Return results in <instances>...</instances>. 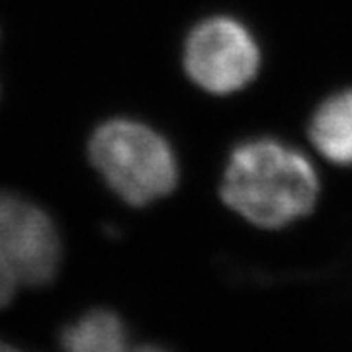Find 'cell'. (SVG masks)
Wrapping results in <instances>:
<instances>
[{
  "label": "cell",
  "instance_id": "cell-5",
  "mask_svg": "<svg viewBox=\"0 0 352 352\" xmlns=\"http://www.w3.org/2000/svg\"><path fill=\"white\" fill-rule=\"evenodd\" d=\"M307 139L327 163L352 166V88L337 90L315 106Z\"/></svg>",
  "mask_w": 352,
  "mask_h": 352
},
{
  "label": "cell",
  "instance_id": "cell-7",
  "mask_svg": "<svg viewBox=\"0 0 352 352\" xmlns=\"http://www.w3.org/2000/svg\"><path fill=\"white\" fill-rule=\"evenodd\" d=\"M16 346H14L12 342H6V340L0 339V351H14Z\"/></svg>",
  "mask_w": 352,
  "mask_h": 352
},
{
  "label": "cell",
  "instance_id": "cell-1",
  "mask_svg": "<svg viewBox=\"0 0 352 352\" xmlns=\"http://www.w3.org/2000/svg\"><path fill=\"white\" fill-rule=\"evenodd\" d=\"M321 194L315 164L274 138L239 143L227 157L219 196L249 226L280 231L314 214Z\"/></svg>",
  "mask_w": 352,
  "mask_h": 352
},
{
  "label": "cell",
  "instance_id": "cell-2",
  "mask_svg": "<svg viewBox=\"0 0 352 352\" xmlns=\"http://www.w3.org/2000/svg\"><path fill=\"white\" fill-rule=\"evenodd\" d=\"M88 157L108 188L133 208L173 194L180 180L168 139L131 118H112L96 127L88 141Z\"/></svg>",
  "mask_w": 352,
  "mask_h": 352
},
{
  "label": "cell",
  "instance_id": "cell-6",
  "mask_svg": "<svg viewBox=\"0 0 352 352\" xmlns=\"http://www.w3.org/2000/svg\"><path fill=\"white\" fill-rule=\"evenodd\" d=\"M127 339L124 319L106 307L90 309L59 333L61 346L71 352H122L127 349Z\"/></svg>",
  "mask_w": 352,
  "mask_h": 352
},
{
  "label": "cell",
  "instance_id": "cell-3",
  "mask_svg": "<svg viewBox=\"0 0 352 352\" xmlns=\"http://www.w3.org/2000/svg\"><path fill=\"white\" fill-rule=\"evenodd\" d=\"M263 67V51L249 25L214 14L190 28L182 43V71L212 96H231L251 87Z\"/></svg>",
  "mask_w": 352,
  "mask_h": 352
},
{
  "label": "cell",
  "instance_id": "cell-4",
  "mask_svg": "<svg viewBox=\"0 0 352 352\" xmlns=\"http://www.w3.org/2000/svg\"><path fill=\"white\" fill-rule=\"evenodd\" d=\"M63 241L51 215L22 196L0 190V266L20 286L41 288L59 274Z\"/></svg>",
  "mask_w": 352,
  "mask_h": 352
}]
</instances>
